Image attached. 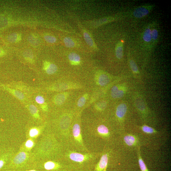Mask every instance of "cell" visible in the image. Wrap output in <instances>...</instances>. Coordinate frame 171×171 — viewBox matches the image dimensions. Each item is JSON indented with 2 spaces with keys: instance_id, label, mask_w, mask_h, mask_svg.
<instances>
[{
  "instance_id": "1",
  "label": "cell",
  "mask_w": 171,
  "mask_h": 171,
  "mask_svg": "<svg viewBox=\"0 0 171 171\" xmlns=\"http://www.w3.org/2000/svg\"><path fill=\"white\" fill-rule=\"evenodd\" d=\"M54 139L49 136H44L37 142L32 151L36 161L46 159L56 150V144Z\"/></svg>"
},
{
  "instance_id": "2",
  "label": "cell",
  "mask_w": 171,
  "mask_h": 171,
  "mask_svg": "<svg viewBox=\"0 0 171 171\" xmlns=\"http://www.w3.org/2000/svg\"><path fill=\"white\" fill-rule=\"evenodd\" d=\"M36 162L32 152L18 150L11 160L6 170H21L34 166Z\"/></svg>"
},
{
  "instance_id": "3",
  "label": "cell",
  "mask_w": 171,
  "mask_h": 171,
  "mask_svg": "<svg viewBox=\"0 0 171 171\" xmlns=\"http://www.w3.org/2000/svg\"><path fill=\"white\" fill-rule=\"evenodd\" d=\"M16 153L13 147L0 148V171L6 170L11 160Z\"/></svg>"
},
{
  "instance_id": "4",
  "label": "cell",
  "mask_w": 171,
  "mask_h": 171,
  "mask_svg": "<svg viewBox=\"0 0 171 171\" xmlns=\"http://www.w3.org/2000/svg\"><path fill=\"white\" fill-rule=\"evenodd\" d=\"M34 166L41 171H60L62 168L58 162L47 159L36 161Z\"/></svg>"
},
{
  "instance_id": "5",
  "label": "cell",
  "mask_w": 171,
  "mask_h": 171,
  "mask_svg": "<svg viewBox=\"0 0 171 171\" xmlns=\"http://www.w3.org/2000/svg\"><path fill=\"white\" fill-rule=\"evenodd\" d=\"M45 126L44 125L29 127L25 131L26 139H31L37 140L44 132Z\"/></svg>"
},
{
  "instance_id": "6",
  "label": "cell",
  "mask_w": 171,
  "mask_h": 171,
  "mask_svg": "<svg viewBox=\"0 0 171 171\" xmlns=\"http://www.w3.org/2000/svg\"><path fill=\"white\" fill-rule=\"evenodd\" d=\"M153 8L152 5H146L137 8L133 12L134 16L137 18H142L147 16Z\"/></svg>"
},
{
  "instance_id": "7",
  "label": "cell",
  "mask_w": 171,
  "mask_h": 171,
  "mask_svg": "<svg viewBox=\"0 0 171 171\" xmlns=\"http://www.w3.org/2000/svg\"><path fill=\"white\" fill-rule=\"evenodd\" d=\"M37 140L26 139L19 148V151L31 153L36 145Z\"/></svg>"
},
{
  "instance_id": "8",
  "label": "cell",
  "mask_w": 171,
  "mask_h": 171,
  "mask_svg": "<svg viewBox=\"0 0 171 171\" xmlns=\"http://www.w3.org/2000/svg\"><path fill=\"white\" fill-rule=\"evenodd\" d=\"M108 162L107 154L103 155L96 168V171H103L106 169Z\"/></svg>"
},
{
  "instance_id": "9",
  "label": "cell",
  "mask_w": 171,
  "mask_h": 171,
  "mask_svg": "<svg viewBox=\"0 0 171 171\" xmlns=\"http://www.w3.org/2000/svg\"><path fill=\"white\" fill-rule=\"evenodd\" d=\"M83 31L84 37L87 44L93 49H96L97 46L90 34L87 30L84 29L83 30Z\"/></svg>"
},
{
  "instance_id": "10",
  "label": "cell",
  "mask_w": 171,
  "mask_h": 171,
  "mask_svg": "<svg viewBox=\"0 0 171 171\" xmlns=\"http://www.w3.org/2000/svg\"><path fill=\"white\" fill-rule=\"evenodd\" d=\"M124 141L129 146H134L137 145L138 140L135 136L129 134L125 136L124 138Z\"/></svg>"
},
{
  "instance_id": "11",
  "label": "cell",
  "mask_w": 171,
  "mask_h": 171,
  "mask_svg": "<svg viewBox=\"0 0 171 171\" xmlns=\"http://www.w3.org/2000/svg\"><path fill=\"white\" fill-rule=\"evenodd\" d=\"M127 111V106L124 103L121 104L118 106L116 111V115L120 119L123 118Z\"/></svg>"
},
{
  "instance_id": "12",
  "label": "cell",
  "mask_w": 171,
  "mask_h": 171,
  "mask_svg": "<svg viewBox=\"0 0 171 171\" xmlns=\"http://www.w3.org/2000/svg\"><path fill=\"white\" fill-rule=\"evenodd\" d=\"M44 70L49 75L54 74L58 70V68L56 65L47 62L44 63Z\"/></svg>"
},
{
  "instance_id": "13",
  "label": "cell",
  "mask_w": 171,
  "mask_h": 171,
  "mask_svg": "<svg viewBox=\"0 0 171 171\" xmlns=\"http://www.w3.org/2000/svg\"><path fill=\"white\" fill-rule=\"evenodd\" d=\"M143 39L144 43L146 44H150L152 42L151 27L150 25L148 26L144 30L143 35Z\"/></svg>"
},
{
  "instance_id": "14",
  "label": "cell",
  "mask_w": 171,
  "mask_h": 171,
  "mask_svg": "<svg viewBox=\"0 0 171 171\" xmlns=\"http://www.w3.org/2000/svg\"><path fill=\"white\" fill-rule=\"evenodd\" d=\"M68 58L71 64L72 65H78L80 63V57L75 53H70L68 55Z\"/></svg>"
},
{
  "instance_id": "15",
  "label": "cell",
  "mask_w": 171,
  "mask_h": 171,
  "mask_svg": "<svg viewBox=\"0 0 171 171\" xmlns=\"http://www.w3.org/2000/svg\"><path fill=\"white\" fill-rule=\"evenodd\" d=\"M73 135L75 139L79 142L82 141V137L81 133V129L78 124H75L73 128Z\"/></svg>"
},
{
  "instance_id": "16",
  "label": "cell",
  "mask_w": 171,
  "mask_h": 171,
  "mask_svg": "<svg viewBox=\"0 0 171 171\" xmlns=\"http://www.w3.org/2000/svg\"><path fill=\"white\" fill-rule=\"evenodd\" d=\"M123 43L122 42L120 41L116 45L115 47V54L118 59H122L123 55Z\"/></svg>"
},
{
  "instance_id": "17",
  "label": "cell",
  "mask_w": 171,
  "mask_h": 171,
  "mask_svg": "<svg viewBox=\"0 0 171 171\" xmlns=\"http://www.w3.org/2000/svg\"><path fill=\"white\" fill-rule=\"evenodd\" d=\"M70 157L71 160L78 162H82L87 159L85 156L77 153H71L70 155Z\"/></svg>"
},
{
  "instance_id": "18",
  "label": "cell",
  "mask_w": 171,
  "mask_h": 171,
  "mask_svg": "<svg viewBox=\"0 0 171 171\" xmlns=\"http://www.w3.org/2000/svg\"><path fill=\"white\" fill-rule=\"evenodd\" d=\"M124 91L119 89L117 86H114L112 87L111 89V96L113 98H121L124 96Z\"/></svg>"
},
{
  "instance_id": "19",
  "label": "cell",
  "mask_w": 171,
  "mask_h": 171,
  "mask_svg": "<svg viewBox=\"0 0 171 171\" xmlns=\"http://www.w3.org/2000/svg\"><path fill=\"white\" fill-rule=\"evenodd\" d=\"M110 80L108 76L104 73L101 74L99 75L98 79L99 84L101 86H104L107 84L109 82Z\"/></svg>"
},
{
  "instance_id": "20",
  "label": "cell",
  "mask_w": 171,
  "mask_h": 171,
  "mask_svg": "<svg viewBox=\"0 0 171 171\" xmlns=\"http://www.w3.org/2000/svg\"><path fill=\"white\" fill-rule=\"evenodd\" d=\"M29 111L32 116L35 119L40 120V117L39 110L36 106L33 105H30L29 107Z\"/></svg>"
},
{
  "instance_id": "21",
  "label": "cell",
  "mask_w": 171,
  "mask_h": 171,
  "mask_svg": "<svg viewBox=\"0 0 171 171\" xmlns=\"http://www.w3.org/2000/svg\"><path fill=\"white\" fill-rule=\"evenodd\" d=\"M140 147H139L138 150V158L139 166L141 171H150L147 168L145 163L144 162L140 155Z\"/></svg>"
},
{
  "instance_id": "22",
  "label": "cell",
  "mask_w": 171,
  "mask_h": 171,
  "mask_svg": "<svg viewBox=\"0 0 171 171\" xmlns=\"http://www.w3.org/2000/svg\"><path fill=\"white\" fill-rule=\"evenodd\" d=\"M99 134L102 136L107 137L109 135V132L108 128L104 125H101L97 128Z\"/></svg>"
},
{
  "instance_id": "23",
  "label": "cell",
  "mask_w": 171,
  "mask_h": 171,
  "mask_svg": "<svg viewBox=\"0 0 171 171\" xmlns=\"http://www.w3.org/2000/svg\"><path fill=\"white\" fill-rule=\"evenodd\" d=\"M66 98L65 94L62 93L57 95L54 99L55 103L59 105H62L65 101Z\"/></svg>"
},
{
  "instance_id": "24",
  "label": "cell",
  "mask_w": 171,
  "mask_h": 171,
  "mask_svg": "<svg viewBox=\"0 0 171 171\" xmlns=\"http://www.w3.org/2000/svg\"><path fill=\"white\" fill-rule=\"evenodd\" d=\"M63 42L66 46L70 48H73L76 46V43L75 41L69 37H65Z\"/></svg>"
},
{
  "instance_id": "25",
  "label": "cell",
  "mask_w": 171,
  "mask_h": 171,
  "mask_svg": "<svg viewBox=\"0 0 171 171\" xmlns=\"http://www.w3.org/2000/svg\"><path fill=\"white\" fill-rule=\"evenodd\" d=\"M158 31L156 28H151L152 42L155 44L157 42L158 38Z\"/></svg>"
},
{
  "instance_id": "26",
  "label": "cell",
  "mask_w": 171,
  "mask_h": 171,
  "mask_svg": "<svg viewBox=\"0 0 171 171\" xmlns=\"http://www.w3.org/2000/svg\"><path fill=\"white\" fill-rule=\"evenodd\" d=\"M141 129L143 132L148 134H154L157 132L154 128L146 125H143L141 127Z\"/></svg>"
},
{
  "instance_id": "27",
  "label": "cell",
  "mask_w": 171,
  "mask_h": 171,
  "mask_svg": "<svg viewBox=\"0 0 171 171\" xmlns=\"http://www.w3.org/2000/svg\"><path fill=\"white\" fill-rule=\"evenodd\" d=\"M20 37V36L18 34L14 33L10 35L8 37V39L10 42L14 43L19 41Z\"/></svg>"
},
{
  "instance_id": "28",
  "label": "cell",
  "mask_w": 171,
  "mask_h": 171,
  "mask_svg": "<svg viewBox=\"0 0 171 171\" xmlns=\"http://www.w3.org/2000/svg\"><path fill=\"white\" fill-rule=\"evenodd\" d=\"M129 64L132 71L135 73H138L139 72L138 68L134 61L132 60H130L129 61Z\"/></svg>"
},
{
  "instance_id": "29",
  "label": "cell",
  "mask_w": 171,
  "mask_h": 171,
  "mask_svg": "<svg viewBox=\"0 0 171 171\" xmlns=\"http://www.w3.org/2000/svg\"><path fill=\"white\" fill-rule=\"evenodd\" d=\"M12 93L14 94V96L19 99L22 100L24 99V94L20 92V91L13 90H12Z\"/></svg>"
},
{
  "instance_id": "30",
  "label": "cell",
  "mask_w": 171,
  "mask_h": 171,
  "mask_svg": "<svg viewBox=\"0 0 171 171\" xmlns=\"http://www.w3.org/2000/svg\"><path fill=\"white\" fill-rule=\"evenodd\" d=\"M87 97L85 95L84 96H82L80 98L77 102V105L79 107H82L86 103Z\"/></svg>"
},
{
  "instance_id": "31",
  "label": "cell",
  "mask_w": 171,
  "mask_h": 171,
  "mask_svg": "<svg viewBox=\"0 0 171 171\" xmlns=\"http://www.w3.org/2000/svg\"><path fill=\"white\" fill-rule=\"evenodd\" d=\"M44 39L48 42L51 43H54L56 41V38L51 36H46L44 37Z\"/></svg>"
},
{
  "instance_id": "32",
  "label": "cell",
  "mask_w": 171,
  "mask_h": 171,
  "mask_svg": "<svg viewBox=\"0 0 171 171\" xmlns=\"http://www.w3.org/2000/svg\"><path fill=\"white\" fill-rule=\"evenodd\" d=\"M35 100L37 103L41 105L43 104L45 102L44 98L40 96H37L35 98Z\"/></svg>"
},
{
  "instance_id": "33",
  "label": "cell",
  "mask_w": 171,
  "mask_h": 171,
  "mask_svg": "<svg viewBox=\"0 0 171 171\" xmlns=\"http://www.w3.org/2000/svg\"><path fill=\"white\" fill-rule=\"evenodd\" d=\"M19 171H41L39 169L36 168L35 166H33L29 168Z\"/></svg>"
},
{
  "instance_id": "34",
  "label": "cell",
  "mask_w": 171,
  "mask_h": 171,
  "mask_svg": "<svg viewBox=\"0 0 171 171\" xmlns=\"http://www.w3.org/2000/svg\"><path fill=\"white\" fill-rule=\"evenodd\" d=\"M25 58L27 59L32 60L33 58V56L32 53L30 52H27L25 55Z\"/></svg>"
},
{
  "instance_id": "35",
  "label": "cell",
  "mask_w": 171,
  "mask_h": 171,
  "mask_svg": "<svg viewBox=\"0 0 171 171\" xmlns=\"http://www.w3.org/2000/svg\"><path fill=\"white\" fill-rule=\"evenodd\" d=\"M3 171H19L17 170H12V169H8V170H4Z\"/></svg>"
},
{
  "instance_id": "36",
  "label": "cell",
  "mask_w": 171,
  "mask_h": 171,
  "mask_svg": "<svg viewBox=\"0 0 171 171\" xmlns=\"http://www.w3.org/2000/svg\"><path fill=\"white\" fill-rule=\"evenodd\" d=\"M1 49H0V55H1Z\"/></svg>"
}]
</instances>
